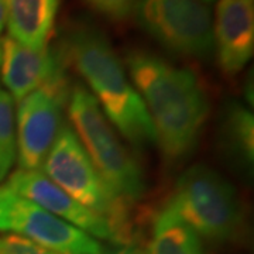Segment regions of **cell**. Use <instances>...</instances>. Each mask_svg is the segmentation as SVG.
Instances as JSON below:
<instances>
[{"mask_svg": "<svg viewBox=\"0 0 254 254\" xmlns=\"http://www.w3.org/2000/svg\"><path fill=\"white\" fill-rule=\"evenodd\" d=\"M127 71L144 102L155 143L170 164L193 154L208 122L210 102L199 76L145 50H131Z\"/></svg>", "mask_w": 254, "mask_h": 254, "instance_id": "obj_1", "label": "cell"}, {"mask_svg": "<svg viewBox=\"0 0 254 254\" xmlns=\"http://www.w3.org/2000/svg\"><path fill=\"white\" fill-rule=\"evenodd\" d=\"M66 66L91 88L110 125L127 141L143 150L155 143V131L144 102L127 78L125 65L109 38L88 21H76L58 44Z\"/></svg>", "mask_w": 254, "mask_h": 254, "instance_id": "obj_2", "label": "cell"}, {"mask_svg": "<svg viewBox=\"0 0 254 254\" xmlns=\"http://www.w3.org/2000/svg\"><path fill=\"white\" fill-rule=\"evenodd\" d=\"M43 168L64 192L109 222L116 232L119 245H131L133 227L128 202L103 180L68 123H63Z\"/></svg>", "mask_w": 254, "mask_h": 254, "instance_id": "obj_3", "label": "cell"}, {"mask_svg": "<svg viewBox=\"0 0 254 254\" xmlns=\"http://www.w3.org/2000/svg\"><path fill=\"white\" fill-rule=\"evenodd\" d=\"M66 110L69 126L110 188L128 203L141 199L144 173L85 85L73 83Z\"/></svg>", "mask_w": 254, "mask_h": 254, "instance_id": "obj_4", "label": "cell"}, {"mask_svg": "<svg viewBox=\"0 0 254 254\" xmlns=\"http://www.w3.org/2000/svg\"><path fill=\"white\" fill-rule=\"evenodd\" d=\"M167 206L200 239L216 243L236 239L245 223V209L235 185L205 164H195L182 174Z\"/></svg>", "mask_w": 254, "mask_h": 254, "instance_id": "obj_5", "label": "cell"}, {"mask_svg": "<svg viewBox=\"0 0 254 254\" xmlns=\"http://www.w3.org/2000/svg\"><path fill=\"white\" fill-rule=\"evenodd\" d=\"M138 26L167 51L206 60L213 53V23L202 0H140Z\"/></svg>", "mask_w": 254, "mask_h": 254, "instance_id": "obj_6", "label": "cell"}, {"mask_svg": "<svg viewBox=\"0 0 254 254\" xmlns=\"http://www.w3.org/2000/svg\"><path fill=\"white\" fill-rule=\"evenodd\" d=\"M72 83L66 71L18 102L16 113L18 170L38 171L63 126Z\"/></svg>", "mask_w": 254, "mask_h": 254, "instance_id": "obj_7", "label": "cell"}, {"mask_svg": "<svg viewBox=\"0 0 254 254\" xmlns=\"http://www.w3.org/2000/svg\"><path fill=\"white\" fill-rule=\"evenodd\" d=\"M0 232L26 237L57 254H102L100 243L31 200L0 187Z\"/></svg>", "mask_w": 254, "mask_h": 254, "instance_id": "obj_8", "label": "cell"}, {"mask_svg": "<svg viewBox=\"0 0 254 254\" xmlns=\"http://www.w3.org/2000/svg\"><path fill=\"white\" fill-rule=\"evenodd\" d=\"M20 196L31 200L51 215L71 223L95 239L109 240L119 245L113 226L105 218L93 213L79 202L71 198L46 174L40 171L17 170L9 177L4 185Z\"/></svg>", "mask_w": 254, "mask_h": 254, "instance_id": "obj_9", "label": "cell"}, {"mask_svg": "<svg viewBox=\"0 0 254 254\" xmlns=\"http://www.w3.org/2000/svg\"><path fill=\"white\" fill-rule=\"evenodd\" d=\"M66 69L58 46L34 50L10 36L1 40V81L13 100L20 102Z\"/></svg>", "mask_w": 254, "mask_h": 254, "instance_id": "obj_10", "label": "cell"}, {"mask_svg": "<svg viewBox=\"0 0 254 254\" xmlns=\"http://www.w3.org/2000/svg\"><path fill=\"white\" fill-rule=\"evenodd\" d=\"M213 46L225 75L245 68L254 50V0H218Z\"/></svg>", "mask_w": 254, "mask_h": 254, "instance_id": "obj_11", "label": "cell"}, {"mask_svg": "<svg viewBox=\"0 0 254 254\" xmlns=\"http://www.w3.org/2000/svg\"><path fill=\"white\" fill-rule=\"evenodd\" d=\"M218 144L239 173L252 177L254 164V116L243 103L230 100L219 116Z\"/></svg>", "mask_w": 254, "mask_h": 254, "instance_id": "obj_12", "label": "cell"}, {"mask_svg": "<svg viewBox=\"0 0 254 254\" xmlns=\"http://www.w3.org/2000/svg\"><path fill=\"white\" fill-rule=\"evenodd\" d=\"M6 7L11 38L34 50L47 47L60 0H6Z\"/></svg>", "mask_w": 254, "mask_h": 254, "instance_id": "obj_13", "label": "cell"}, {"mask_svg": "<svg viewBox=\"0 0 254 254\" xmlns=\"http://www.w3.org/2000/svg\"><path fill=\"white\" fill-rule=\"evenodd\" d=\"M147 254H208L200 239L170 206L154 219Z\"/></svg>", "mask_w": 254, "mask_h": 254, "instance_id": "obj_14", "label": "cell"}, {"mask_svg": "<svg viewBox=\"0 0 254 254\" xmlns=\"http://www.w3.org/2000/svg\"><path fill=\"white\" fill-rule=\"evenodd\" d=\"M17 160L16 113L10 93L0 89V181L6 180Z\"/></svg>", "mask_w": 254, "mask_h": 254, "instance_id": "obj_15", "label": "cell"}, {"mask_svg": "<svg viewBox=\"0 0 254 254\" xmlns=\"http://www.w3.org/2000/svg\"><path fill=\"white\" fill-rule=\"evenodd\" d=\"M93 11L112 21H123L136 10L140 0H83Z\"/></svg>", "mask_w": 254, "mask_h": 254, "instance_id": "obj_16", "label": "cell"}, {"mask_svg": "<svg viewBox=\"0 0 254 254\" xmlns=\"http://www.w3.org/2000/svg\"><path fill=\"white\" fill-rule=\"evenodd\" d=\"M0 249L3 254H57L17 235L0 237Z\"/></svg>", "mask_w": 254, "mask_h": 254, "instance_id": "obj_17", "label": "cell"}, {"mask_svg": "<svg viewBox=\"0 0 254 254\" xmlns=\"http://www.w3.org/2000/svg\"><path fill=\"white\" fill-rule=\"evenodd\" d=\"M102 254H147V252L144 249L131 243V245H119V247L110 249V250H103Z\"/></svg>", "mask_w": 254, "mask_h": 254, "instance_id": "obj_18", "label": "cell"}, {"mask_svg": "<svg viewBox=\"0 0 254 254\" xmlns=\"http://www.w3.org/2000/svg\"><path fill=\"white\" fill-rule=\"evenodd\" d=\"M7 23V7H6V0H0V33L6 27Z\"/></svg>", "mask_w": 254, "mask_h": 254, "instance_id": "obj_19", "label": "cell"}, {"mask_svg": "<svg viewBox=\"0 0 254 254\" xmlns=\"http://www.w3.org/2000/svg\"><path fill=\"white\" fill-rule=\"evenodd\" d=\"M0 63H1V40H0Z\"/></svg>", "mask_w": 254, "mask_h": 254, "instance_id": "obj_20", "label": "cell"}, {"mask_svg": "<svg viewBox=\"0 0 254 254\" xmlns=\"http://www.w3.org/2000/svg\"><path fill=\"white\" fill-rule=\"evenodd\" d=\"M203 3H210V1H213V0H202Z\"/></svg>", "mask_w": 254, "mask_h": 254, "instance_id": "obj_21", "label": "cell"}, {"mask_svg": "<svg viewBox=\"0 0 254 254\" xmlns=\"http://www.w3.org/2000/svg\"><path fill=\"white\" fill-rule=\"evenodd\" d=\"M0 254H3V253H1V249H0Z\"/></svg>", "mask_w": 254, "mask_h": 254, "instance_id": "obj_22", "label": "cell"}]
</instances>
